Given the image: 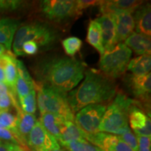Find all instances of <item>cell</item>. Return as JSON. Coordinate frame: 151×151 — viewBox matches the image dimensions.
I'll return each instance as SVG.
<instances>
[{"label": "cell", "mask_w": 151, "mask_h": 151, "mask_svg": "<svg viewBox=\"0 0 151 151\" xmlns=\"http://www.w3.org/2000/svg\"><path fill=\"white\" fill-rule=\"evenodd\" d=\"M113 16L116 25V43L118 44L125 41L134 32L135 24L130 13L120 11L113 14Z\"/></svg>", "instance_id": "13"}, {"label": "cell", "mask_w": 151, "mask_h": 151, "mask_svg": "<svg viewBox=\"0 0 151 151\" xmlns=\"http://www.w3.org/2000/svg\"><path fill=\"white\" fill-rule=\"evenodd\" d=\"M86 139L97 148L104 150L113 151H134L123 142L118 136L111 134L97 132L94 134L86 136Z\"/></svg>", "instance_id": "12"}, {"label": "cell", "mask_w": 151, "mask_h": 151, "mask_svg": "<svg viewBox=\"0 0 151 151\" xmlns=\"http://www.w3.org/2000/svg\"><path fill=\"white\" fill-rule=\"evenodd\" d=\"M20 24V21L15 18L0 19V44L3 45L9 51H11L15 34Z\"/></svg>", "instance_id": "18"}, {"label": "cell", "mask_w": 151, "mask_h": 151, "mask_svg": "<svg viewBox=\"0 0 151 151\" xmlns=\"http://www.w3.org/2000/svg\"><path fill=\"white\" fill-rule=\"evenodd\" d=\"M86 40L89 44L93 46L99 52L100 55L101 56L104 53L105 50L102 46L101 27L99 24L94 20H90L88 25Z\"/></svg>", "instance_id": "24"}, {"label": "cell", "mask_w": 151, "mask_h": 151, "mask_svg": "<svg viewBox=\"0 0 151 151\" xmlns=\"http://www.w3.org/2000/svg\"><path fill=\"white\" fill-rule=\"evenodd\" d=\"M35 89L37 93V103L41 115L52 113L62 117L67 121H74L75 114L69 106L67 93L41 86L35 81Z\"/></svg>", "instance_id": "5"}, {"label": "cell", "mask_w": 151, "mask_h": 151, "mask_svg": "<svg viewBox=\"0 0 151 151\" xmlns=\"http://www.w3.org/2000/svg\"><path fill=\"white\" fill-rule=\"evenodd\" d=\"M8 52H10V51H9V50H7V49L5 47L3 46V45L0 44V55H4L6 53H7Z\"/></svg>", "instance_id": "38"}, {"label": "cell", "mask_w": 151, "mask_h": 151, "mask_svg": "<svg viewBox=\"0 0 151 151\" xmlns=\"http://www.w3.org/2000/svg\"><path fill=\"white\" fill-rule=\"evenodd\" d=\"M127 69L131 71L132 75L136 76L150 73L151 69L150 55H143L130 60Z\"/></svg>", "instance_id": "23"}, {"label": "cell", "mask_w": 151, "mask_h": 151, "mask_svg": "<svg viewBox=\"0 0 151 151\" xmlns=\"http://www.w3.org/2000/svg\"><path fill=\"white\" fill-rule=\"evenodd\" d=\"M138 141V151H151V138L148 137L137 136Z\"/></svg>", "instance_id": "35"}, {"label": "cell", "mask_w": 151, "mask_h": 151, "mask_svg": "<svg viewBox=\"0 0 151 151\" xmlns=\"http://www.w3.org/2000/svg\"><path fill=\"white\" fill-rule=\"evenodd\" d=\"M52 151H67V150H66L65 148H60V149H58V150H52Z\"/></svg>", "instance_id": "39"}, {"label": "cell", "mask_w": 151, "mask_h": 151, "mask_svg": "<svg viewBox=\"0 0 151 151\" xmlns=\"http://www.w3.org/2000/svg\"><path fill=\"white\" fill-rule=\"evenodd\" d=\"M16 95L13 93L4 83H0V111L11 110L20 107Z\"/></svg>", "instance_id": "25"}, {"label": "cell", "mask_w": 151, "mask_h": 151, "mask_svg": "<svg viewBox=\"0 0 151 151\" xmlns=\"http://www.w3.org/2000/svg\"><path fill=\"white\" fill-rule=\"evenodd\" d=\"M128 122L134 134L139 137H151V120L150 116L140 107L135 100V103L130 107L128 114Z\"/></svg>", "instance_id": "11"}, {"label": "cell", "mask_w": 151, "mask_h": 151, "mask_svg": "<svg viewBox=\"0 0 151 151\" xmlns=\"http://www.w3.org/2000/svg\"><path fill=\"white\" fill-rule=\"evenodd\" d=\"M85 79L78 88L67 94L72 112L76 113L86 106L111 101L118 93L115 79L95 69H86Z\"/></svg>", "instance_id": "2"}, {"label": "cell", "mask_w": 151, "mask_h": 151, "mask_svg": "<svg viewBox=\"0 0 151 151\" xmlns=\"http://www.w3.org/2000/svg\"><path fill=\"white\" fill-rule=\"evenodd\" d=\"M4 142V141H0V144H1V143H3Z\"/></svg>", "instance_id": "41"}, {"label": "cell", "mask_w": 151, "mask_h": 151, "mask_svg": "<svg viewBox=\"0 0 151 151\" xmlns=\"http://www.w3.org/2000/svg\"><path fill=\"white\" fill-rule=\"evenodd\" d=\"M77 7L79 11L83 13L84 9L94 6H99L100 1H92V0H78L76 1Z\"/></svg>", "instance_id": "37"}, {"label": "cell", "mask_w": 151, "mask_h": 151, "mask_svg": "<svg viewBox=\"0 0 151 151\" xmlns=\"http://www.w3.org/2000/svg\"><path fill=\"white\" fill-rule=\"evenodd\" d=\"M142 4V1H138V0L100 1L99 9V12L101 15L113 14L116 12H120V11L132 14Z\"/></svg>", "instance_id": "15"}, {"label": "cell", "mask_w": 151, "mask_h": 151, "mask_svg": "<svg viewBox=\"0 0 151 151\" xmlns=\"http://www.w3.org/2000/svg\"><path fill=\"white\" fill-rule=\"evenodd\" d=\"M19 100V106L23 112L35 114L37 111V92L35 89L32 90L25 97Z\"/></svg>", "instance_id": "26"}, {"label": "cell", "mask_w": 151, "mask_h": 151, "mask_svg": "<svg viewBox=\"0 0 151 151\" xmlns=\"http://www.w3.org/2000/svg\"><path fill=\"white\" fill-rule=\"evenodd\" d=\"M82 41L78 37H70L64 39L62 41V45L64 50L67 55L73 57L77 52L80 51L82 47Z\"/></svg>", "instance_id": "27"}, {"label": "cell", "mask_w": 151, "mask_h": 151, "mask_svg": "<svg viewBox=\"0 0 151 151\" xmlns=\"http://www.w3.org/2000/svg\"><path fill=\"white\" fill-rule=\"evenodd\" d=\"M58 31L51 24L45 21H35L22 24L15 34L12 47L17 56L24 55L22 48L27 41H34L39 48L52 46L58 40Z\"/></svg>", "instance_id": "3"}, {"label": "cell", "mask_w": 151, "mask_h": 151, "mask_svg": "<svg viewBox=\"0 0 151 151\" xmlns=\"http://www.w3.org/2000/svg\"><path fill=\"white\" fill-rule=\"evenodd\" d=\"M102 151H113V150H104Z\"/></svg>", "instance_id": "40"}, {"label": "cell", "mask_w": 151, "mask_h": 151, "mask_svg": "<svg viewBox=\"0 0 151 151\" xmlns=\"http://www.w3.org/2000/svg\"><path fill=\"white\" fill-rule=\"evenodd\" d=\"M16 111L17 118L16 133L24 146L27 148V137L35 125L36 122H37V118L35 114H29L23 112L20 107L16 109Z\"/></svg>", "instance_id": "16"}, {"label": "cell", "mask_w": 151, "mask_h": 151, "mask_svg": "<svg viewBox=\"0 0 151 151\" xmlns=\"http://www.w3.org/2000/svg\"><path fill=\"white\" fill-rule=\"evenodd\" d=\"M39 122L43 127L52 134L58 140V142L61 139V133L67 120L60 116L46 113L41 115Z\"/></svg>", "instance_id": "20"}, {"label": "cell", "mask_w": 151, "mask_h": 151, "mask_svg": "<svg viewBox=\"0 0 151 151\" xmlns=\"http://www.w3.org/2000/svg\"><path fill=\"white\" fill-rule=\"evenodd\" d=\"M30 151H52L61 148L59 142L37 120L27 139Z\"/></svg>", "instance_id": "9"}, {"label": "cell", "mask_w": 151, "mask_h": 151, "mask_svg": "<svg viewBox=\"0 0 151 151\" xmlns=\"http://www.w3.org/2000/svg\"><path fill=\"white\" fill-rule=\"evenodd\" d=\"M135 100L128 97L123 92H119L106 107L100 122L99 132L120 135L129 127L128 114L130 107Z\"/></svg>", "instance_id": "4"}, {"label": "cell", "mask_w": 151, "mask_h": 151, "mask_svg": "<svg viewBox=\"0 0 151 151\" xmlns=\"http://www.w3.org/2000/svg\"><path fill=\"white\" fill-rule=\"evenodd\" d=\"M124 43L138 55H150V37L148 36L140 33L133 32L124 41Z\"/></svg>", "instance_id": "19"}, {"label": "cell", "mask_w": 151, "mask_h": 151, "mask_svg": "<svg viewBox=\"0 0 151 151\" xmlns=\"http://www.w3.org/2000/svg\"><path fill=\"white\" fill-rule=\"evenodd\" d=\"M62 147L67 151H102L87 140L73 141Z\"/></svg>", "instance_id": "29"}, {"label": "cell", "mask_w": 151, "mask_h": 151, "mask_svg": "<svg viewBox=\"0 0 151 151\" xmlns=\"http://www.w3.org/2000/svg\"><path fill=\"white\" fill-rule=\"evenodd\" d=\"M0 141H4V142L16 143V144L21 145V146L25 147L14 130L2 127H0Z\"/></svg>", "instance_id": "31"}, {"label": "cell", "mask_w": 151, "mask_h": 151, "mask_svg": "<svg viewBox=\"0 0 151 151\" xmlns=\"http://www.w3.org/2000/svg\"><path fill=\"white\" fill-rule=\"evenodd\" d=\"M39 49L38 45L34 41H27L24 43L22 48L24 55H29L37 54Z\"/></svg>", "instance_id": "36"}, {"label": "cell", "mask_w": 151, "mask_h": 151, "mask_svg": "<svg viewBox=\"0 0 151 151\" xmlns=\"http://www.w3.org/2000/svg\"><path fill=\"white\" fill-rule=\"evenodd\" d=\"M101 27L102 46L105 51H109L114 48L116 43V25L113 14L101 15L95 19Z\"/></svg>", "instance_id": "14"}, {"label": "cell", "mask_w": 151, "mask_h": 151, "mask_svg": "<svg viewBox=\"0 0 151 151\" xmlns=\"http://www.w3.org/2000/svg\"><path fill=\"white\" fill-rule=\"evenodd\" d=\"M106 107V105L102 104L86 106L76 112L74 116L75 124L86 136L97 133Z\"/></svg>", "instance_id": "8"}, {"label": "cell", "mask_w": 151, "mask_h": 151, "mask_svg": "<svg viewBox=\"0 0 151 151\" xmlns=\"http://www.w3.org/2000/svg\"><path fill=\"white\" fill-rule=\"evenodd\" d=\"M39 11L49 24L62 23L76 18L83 13L78 11L76 1L46 0L41 1Z\"/></svg>", "instance_id": "7"}, {"label": "cell", "mask_w": 151, "mask_h": 151, "mask_svg": "<svg viewBox=\"0 0 151 151\" xmlns=\"http://www.w3.org/2000/svg\"><path fill=\"white\" fill-rule=\"evenodd\" d=\"M29 149L16 143L3 142L0 144V151H28Z\"/></svg>", "instance_id": "34"}, {"label": "cell", "mask_w": 151, "mask_h": 151, "mask_svg": "<svg viewBox=\"0 0 151 151\" xmlns=\"http://www.w3.org/2000/svg\"><path fill=\"white\" fill-rule=\"evenodd\" d=\"M150 4L146 3L139 6L132 13L137 33H140L148 37L151 35V9Z\"/></svg>", "instance_id": "17"}, {"label": "cell", "mask_w": 151, "mask_h": 151, "mask_svg": "<svg viewBox=\"0 0 151 151\" xmlns=\"http://www.w3.org/2000/svg\"><path fill=\"white\" fill-rule=\"evenodd\" d=\"M132 52L124 43H119L109 51H105L99 62L100 71L115 79L124 74L131 60Z\"/></svg>", "instance_id": "6"}, {"label": "cell", "mask_w": 151, "mask_h": 151, "mask_svg": "<svg viewBox=\"0 0 151 151\" xmlns=\"http://www.w3.org/2000/svg\"><path fill=\"white\" fill-rule=\"evenodd\" d=\"M118 137L134 151H138V141L137 136L134 134V132H132L129 127H127L121 134L118 135Z\"/></svg>", "instance_id": "32"}, {"label": "cell", "mask_w": 151, "mask_h": 151, "mask_svg": "<svg viewBox=\"0 0 151 151\" xmlns=\"http://www.w3.org/2000/svg\"><path fill=\"white\" fill-rule=\"evenodd\" d=\"M82 140H86V134L82 130L75 124L74 121H66L61 133V139L59 141L60 146L62 147L73 141Z\"/></svg>", "instance_id": "22"}, {"label": "cell", "mask_w": 151, "mask_h": 151, "mask_svg": "<svg viewBox=\"0 0 151 151\" xmlns=\"http://www.w3.org/2000/svg\"><path fill=\"white\" fill-rule=\"evenodd\" d=\"M23 3L24 1H21L0 0V15L18 10L22 6Z\"/></svg>", "instance_id": "33"}, {"label": "cell", "mask_w": 151, "mask_h": 151, "mask_svg": "<svg viewBox=\"0 0 151 151\" xmlns=\"http://www.w3.org/2000/svg\"><path fill=\"white\" fill-rule=\"evenodd\" d=\"M28 151H30V150H28Z\"/></svg>", "instance_id": "42"}, {"label": "cell", "mask_w": 151, "mask_h": 151, "mask_svg": "<svg viewBox=\"0 0 151 151\" xmlns=\"http://www.w3.org/2000/svg\"><path fill=\"white\" fill-rule=\"evenodd\" d=\"M11 110L0 111V127L14 130L16 132V114L14 115Z\"/></svg>", "instance_id": "30"}, {"label": "cell", "mask_w": 151, "mask_h": 151, "mask_svg": "<svg viewBox=\"0 0 151 151\" xmlns=\"http://www.w3.org/2000/svg\"><path fill=\"white\" fill-rule=\"evenodd\" d=\"M35 89V81H28L18 74L16 83V94L18 99L27 96L32 90Z\"/></svg>", "instance_id": "28"}, {"label": "cell", "mask_w": 151, "mask_h": 151, "mask_svg": "<svg viewBox=\"0 0 151 151\" xmlns=\"http://www.w3.org/2000/svg\"><path fill=\"white\" fill-rule=\"evenodd\" d=\"M129 86L132 94L136 98V101L140 104L141 108L148 110V105L150 103L151 74L150 73L144 76H136L131 75L128 79ZM150 111V110H149Z\"/></svg>", "instance_id": "10"}, {"label": "cell", "mask_w": 151, "mask_h": 151, "mask_svg": "<svg viewBox=\"0 0 151 151\" xmlns=\"http://www.w3.org/2000/svg\"><path fill=\"white\" fill-rule=\"evenodd\" d=\"M4 71L5 76V84L14 94H16V83L18 71H17V59L11 51L4 55ZM17 97V96H16Z\"/></svg>", "instance_id": "21"}, {"label": "cell", "mask_w": 151, "mask_h": 151, "mask_svg": "<svg viewBox=\"0 0 151 151\" xmlns=\"http://www.w3.org/2000/svg\"><path fill=\"white\" fill-rule=\"evenodd\" d=\"M85 71L84 62L74 58L62 56L43 58L33 70L37 83L67 94L83 78Z\"/></svg>", "instance_id": "1"}]
</instances>
